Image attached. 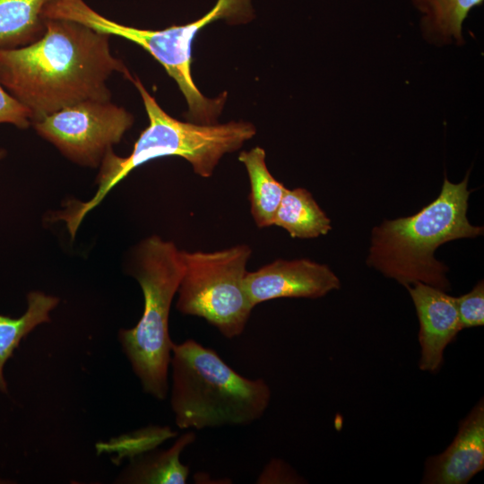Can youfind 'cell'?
<instances>
[{"mask_svg": "<svg viewBox=\"0 0 484 484\" xmlns=\"http://www.w3.org/2000/svg\"><path fill=\"white\" fill-rule=\"evenodd\" d=\"M469 172L464 179H444L439 195L414 215L385 220L372 229L367 264L405 287L423 282L444 291L450 290L447 267L435 258L442 244L483 233L467 218Z\"/></svg>", "mask_w": 484, "mask_h": 484, "instance_id": "3957f363", "label": "cell"}, {"mask_svg": "<svg viewBox=\"0 0 484 484\" xmlns=\"http://www.w3.org/2000/svg\"><path fill=\"white\" fill-rule=\"evenodd\" d=\"M111 36L82 23L48 19L43 35L0 48V83L31 114V123L85 100H109L115 73L133 76L110 48Z\"/></svg>", "mask_w": 484, "mask_h": 484, "instance_id": "6da1fadb", "label": "cell"}, {"mask_svg": "<svg viewBox=\"0 0 484 484\" xmlns=\"http://www.w3.org/2000/svg\"><path fill=\"white\" fill-rule=\"evenodd\" d=\"M273 225L298 238H317L332 229L331 220L304 188L285 189Z\"/></svg>", "mask_w": 484, "mask_h": 484, "instance_id": "2e32d148", "label": "cell"}, {"mask_svg": "<svg viewBox=\"0 0 484 484\" xmlns=\"http://www.w3.org/2000/svg\"><path fill=\"white\" fill-rule=\"evenodd\" d=\"M195 440L194 432L179 436L167 450L146 451L131 457L130 464L116 482L134 484H185L189 468L180 462L184 449ZM152 450V449H151Z\"/></svg>", "mask_w": 484, "mask_h": 484, "instance_id": "7c38bea8", "label": "cell"}, {"mask_svg": "<svg viewBox=\"0 0 484 484\" xmlns=\"http://www.w3.org/2000/svg\"><path fill=\"white\" fill-rule=\"evenodd\" d=\"M300 479L292 470L280 460H272L257 479V483H291Z\"/></svg>", "mask_w": 484, "mask_h": 484, "instance_id": "ffe728a7", "label": "cell"}, {"mask_svg": "<svg viewBox=\"0 0 484 484\" xmlns=\"http://www.w3.org/2000/svg\"><path fill=\"white\" fill-rule=\"evenodd\" d=\"M413 284L406 288L419 320V367L436 372L443 361L445 349L462 330L455 298L423 282Z\"/></svg>", "mask_w": 484, "mask_h": 484, "instance_id": "30bf717a", "label": "cell"}, {"mask_svg": "<svg viewBox=\"0 0 484 484\" xmlns=\"http://www.w3.org/2000/svg\"><path fill=\"white\" fill-rule=\"evenodd\" d=\"M129 81L142 97L149 125L128 156H117L112 149L106 153L97 177V191L89 201L71 200L57 212L71 235L76 234L88 212L137 167L154 159L177 156L186 160L197 175L209 177L224 154L238 150L255 134V127L247 122L203 125L179 121L160 107L138 77Z\"/></svg>", "mask_w": 484, "mask_h": 484, "instance_id": "7a4b0ae2", "label": "cell"}, {"mask_svg": "<svg viewBox=\"0 0 484 484\" xmlns=\"http://www.w3.org/2000/svg\"><path fill=\"white\" fill-rule=\"evenodd\" d=\"M133 124V115L111 99L85 100L31 123L65 157L91 168L100 166Z\"/></svg>", "mask_w": 484, "mask_h": 484, "instance_id": "ba28073f", "label": "cell"}, {"mask_svg": "<svg viewBox=\"0 0 484 484\" xmlns=\"http://www.w3.org/2000/svg\"><path fill=\"white\" fill-rule=\"evenodd\" d=\"M247 297L256 305L280 298H317L340 288V281L326 265L308 259H278L244 279Z\"/></svg>", "mask_w": 484, "mask_h": 484, "instance_id": "9c48e42d", "label": "cell"}, {"mask_svg": "<svg viewBox=\"0 0 484 484\" xmlns=\"http://www.w3.org/2000/svg\"><path fill=\"white\" fill-rule=\"evenodd\" d=\"M0 124L26 129L31 125L30 110L0 83Z\"/></svg>", "mask_w": 484, "mask_h": 484, "instance_id": "d6986e66", "label": "cell"}, {"mask_svg": "<svg viewBox=\"0 0 484 484\" xmlns=\"http://www.w3.org/2000/svg\"><path fill=\"white\" fill-rule=\"evenodd\" d=\"M251 253L244 244L210 253L182 251L177 309L205 319L225 338L239 336L254 308L244 285Z\"/></svg>", "mask_w": 484, "mask_h": 484, "instance_id": "8992f818", "label": "cell"}, {"mask_svg": "<svg viewBox=\"0 0 484 484\" xmlns=\"http://www.w3.org/2000/svg\"><path fill=\"white\" fill-rule=\"evenodd\" d=\"M238 160L248 174L250 210L256 226L266 228L273 225L286 187L270 173L265 163V151L261 147L242 151Z\"/></svg>", "mask_w": 484, "mask_h": 484, "instance_id": "9a60e30c", "label": "cell"}, {"mask_svg": "<svg viewBox=\"0 0 484 484\" xmlns=\"http://www.w3.org/2000/svg\"><path fill=\"white\" fill-rule=\"evenodd\" d=\"M484 0H411L419 13L423 39L436 47L462 46V26L470 12Z\"/></svg>", "mask_w": 484, "mask_h": 484, "instance_id": "4fadbf2b", "label": "cell"}, {"mask_svg": "<svg viewBox=\"0 0 484 484\" xmlns=\"http://www.w3.org/2000/svg\"><path fill=\"white\" fill-rule=\"evenodd\" d=\"M5 155V151L3 149H0V160L3 159Z\"/></svg>", "mask_w": 484, "mask_h": 484, "instance_id": "44dd1931", "label": "cell"}, {"mask_svg": "<svg viewBox=\"0 0 484 484\" xmlns=\"http://www.w3.org/2000/svg\"><path fill=\"white\" fill-rule=\"evenodd\" d=\"M461 328L484 324V284L480 281L467 294L455 298Z\"/></svg>", "mask_w": 484, "mask_h": 484, "instance_id": "ac0fdd59", "label": "cell"}, {"mask_svg": "<svg viewBox=\"0 0 484 484\" xmlns=\"http://www.w3.org/2000/svg\"><path fill=\"white\" fill-rule=\"evenodd\" d=\"M170 405L181 429L249 425L271 401L264 379H249L233 370L215 350L194 340L173 342Z\"/></svg>", "mask_w": 484, "mask_h": 484, "instance_id": "277c9868", "label": "cell"}, {"mask_svg": "<svg viewBox=\"0 0 484 484\" xmlns=\"http://www.w3.org/2000/svg\"><path fill=\"white\" fill-rule=\"evenodd\" d=\"M484 468V402L461 422L452 444L427 461L425 484H466Z\"/></svg>", "mask_w": 484, "mask_h": 484, "instance_id": "8fae6325", "label": "cell"}, {"mask_svg": "<svg viewBox=\"0 0 484 484\" xmlns=\"http://www.w3.org/2000/svg\"><path fill=\"white\" fill-rule=\"evenodd\" d=\"M56 0H0V48L28 45L46 30L47 13Z\"/></svg>", "mask_w": 484, "mask_h": 484, "instance_id": "5bb4252c", "label": "cell"}, {"mask_svg": "<svg viewBox=\"0 0 484 484\" xmlns=\"http://www.w3.org/2000/svg\"><path fill=\"white\" fill-rule=\"evenodd\" d=\"M28 307L18 318L0 315V391L6 393L4 367L21 341L38 325L50 322L49 313L59 303V298L42 291L27 295Z\"/></svg>", "mask_w": 484, "mask_h": 484, "instance_id": "e0dca14e", "label": "cell"}, {"mask_svg": "<svg viewBox=\"0 0 484 484\" xmlns=\"http://www.w3.org/2000/svg\"><path fill=\"white\" fill-rule=\"evenodd\" d=\"M129 272L143 290L144 307L134 327L119 330L118 341L144 392L164 400L173 345L169 317L185 272L182 251L151 236L135 246Z\"/></svg>", "mask_w": 484, "mask_h": 484, "instance_id": "5b68a950", "label": "cell"}, {"mask_svg": "<svg viewBox=\"0 0 484 484\" xmlns=\"http://www.w3.org/2000/svg\"><path fill=\"white\" fill-rule=\"evenodd\" d=\"M252 0H217L201 18L163 30L136 29L133 42L146 50L177 83L189 108L193 121L212 125L220 113L226 93L216 99L204 97L195 86L192 73V44L197 33L208 24L226 20L229 24L249 22L254 18Z\"/></svg>", "mask_w": 484, "mask_h": 484, "instance_id": "52a82bcc", "label": "cell"}]
</instances>
